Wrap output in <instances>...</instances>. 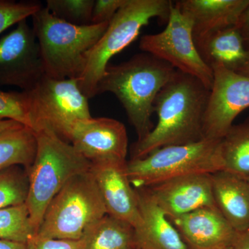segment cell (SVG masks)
Masks as SVG:
<instances>
[{
    "label": "cell",
    "instance_id": "4316f807",
    "mask_svg": "<svg viewBox=\"0 0 249 249\" xmlns=\"http://www.w3.org/2000/svg\"><path fill=\"white\" fill-rule=\"evenodd\" d=\"M42 9L36 1H6L0 0V34L14 24L32 17Z\"/></svg>",
    "mask_w": 249,
    "mask_h": 249
},
{
    "label": "cell",
    "instance_id": "d590c367",
    "mask_svg": "<svg viewBox=\"0 0 249 249\" xmlns=\"http://www.w3.org/2000/svg\"><path fill=\"white\" fill-rule=\"evenodd\" d=\"M217 249H231V247H222V248H219Z\"/></svg>",
    "mask_w": 249,
    "mask_h": 249
},
{
    "label": "cell",
    "instance_id": "5bb4252c",
    "mask_svg": "<svg viewBox=\"0 0 249 249\" xmlns=\"http://www.w3.org/2000/svg\"><path fill=\"white\" fill-rule=\"evenodd\" d=\"M211 175H185L146 188L168 219L202 208L218 210L214 200Z\"/></svg>",
    "mask_w": 249,
    "mask_h": 249
},
{
    "label": "cell",
    "instance_id": "603a6c76",
    "mask_svg": "<svg viewBox=\"0 0 249 249\" xmlns=\"http://www.w3.org/2000/svg\"><path fill=\"white\" fill-rule=\"evenodd\" d=\"M35 235L25 204L0 209V240L27 244Z\"/></svg>",
    "mask_w": 249,
    "mask_h": 249
},
{
    "label": "cell",
    "instance_id": "3957f363",
    "mask_svg": "<svg viewBox=\"0 0 249 249\" xmlns=\"http://www.w3.org/2000/svg\"><path fill=\"white\" fill-rule=\"evenodd\" d=\"M35 159L28 170L26 206L36 234L49 204L71 178L89 171L91 163L51 129L36 131Z\"/></svg>",
    "mask_w": 249,
    "mask_h": 249
},
{
    "label": "cell",
    "instance_id": "8d00e7d4",
    "mask_svg": "<svg viewBox=\"0 0 249 249\" xmlns=\"http://www.w3.org/2000/svg\"><path fill=\"white\" fill-rule=\"evenodd\" d=\"M247 180H248L249 182V176H247Z\"/></svg>",
    "mask_w": 249,
    "mask_h": 249
},
{
    "label": "cell",
    "instance_id": "30bf717a",
    "mask_svg": "<svg viewBox=\"0 0 249 249\" xmlns=\"http://www.w3.org/2000/svg\"><path fill=\"white\" fill-rule=\"evenodd\" d=\"M211 69L213 83L205 112L203 137L221 140L236 117L249 107V77L221 65Z\"/></svg>",
    "mask_w": 249,
    "mask_h": 249
},
{
    "label": "cell",
    "instance_id": "836d02e7",
    "mask_svg": "<svg viewBox=\"0 0 249 249\" xmlns=\"http://www.w3.org/2000/svg\"><path fill=\"white\" fill-rule=\"evenodd\" d=\"M246 49L249 52V26L241 29Z\"/></svg>",
    "mask_w": 249,
    "mask_h": 249
},
{
    "label": "cell",
    "instance_id": "44dd1931",
    "mask_svg": "<svg viewBox=\"0 0 249 249\" xmlns=\"http://www.w3.org/2000/svg\"><path fill=\"white\" fill-rule=\"evenodd\" d=\"M35 132L26 126L0 132V170L20 165L29 170L35 159Z\"/></svg>",
    "mask_w": 249,
    "mask_h": 249
},
{
    "label": "cell",
    "instance_id": "9a60e30c",
    "mask_svg": "<svg viewBox=\"0 0 249 249\" xmlns=\"http://www.w3.org/2000/svg\"><path fill=\"white\" fill-rule=\"evenodd\" d=\"M169 219L192 249L231 247L237 234L221 213L211 208Z\"/></svg>",
    "mask_w": 249,
    "mask_h": 249
},
{
    "label": "cell",
    "instance_id": "7c38bea8",
    "mask_svg": "<svg viewBox=\"0 0 249 249\" xmlns=\"http://www.w3.org/2000/svg\"><path fill=\"white\" fill-rule=\"evenodd\" d=\"M66 141L91 163L126 160L128 137L120 121L109 118H89L76 121Z\"/></svg>",
    "mask_w": 249,
    "mask_h": 249
},
{
    "label": "cell",
    "instance_id": "e575fe53",
    "mask_svg": "<svg viewBox=\"0 0 249 249\" xmlns=\"http://www.w3.org/2000/svg\"><path fill=\"white\" fill-rule=\"evenodd\" d=\"M237 72V73H241V74L249 77V61L247 62V63Z\"/></svg>",
    "mask_w": 249,
    "mask_h": 249
},
{
    "label": "cell",
    "instance_id": "d6a6232c",
    "mask_svg": "<svg viewBox=\"0 0 249 249\" xmlns=\"http://www.w3.org/2000/svg\"><path fill=\"white\" fill-rule=\"evenodd\" d=\"M249 26V5L248 7L244 11L242 16H241L240 21L237 27L240 28V29H243Z\"/></svg>",
    "mask_w": 249,
    "mask_h": 249
},
{
    "label": "cell",
    "instance_id": "4dcf8cb0",
    "mask_svg": "<svg viewBox=\"0 0 249 249\" xmlns=\"http://www.w3.org/2000/svg\"><path fill=\"white\" fill-rule=\"evenodd\" d=\"M0 249H27V245L21 242L0 240Z\"/></svg>",
    "mask_w": 249,
    "mask_h": 249
},
{
    "label": "cell",
    "instance_id": "f546056e",
    "mask_svg": "<svg viewBox=\"0 0 249 249\" xmlns=\"http://www.w3.org/2000/svg\"><path fill=\"white\" fill-rule=\"evenodd\" d=\"M231 249H249V229L244 231L237 232Z\"/></svg>",
    "mask_w": 249,
    "mask_h": 249
},
{
    "label": "cell",
    "instance_id": "2e32d148",
    "mask_svg": "<svg viewBox=\"0 0 249 249\" xmlns=\"http://www.w3.org/2000/svg\"><path fill=\"white\" fill-rule=\"evenodd\" d=\"M176 4L193 22L196 46L217 31L237 27L249 0H181Z\"/></svg>",
    "mask_w": 249,
    "mask_h": 249
},
{
    "label": "cell",
    "instance_id": "74e56055",
    "mask_svg": "<svg viewBox=\"0 0 249 249\" xmlns=\"http://www.w3.org/2000/svg\"></svg>",
    "mask_w": 249,
    "mask_h": 249
},
{
    "label": "cell",
    "instance_id": "8fae6325",
    "mask_svg": "<svg viewBox=\"0 0 249 249\" xmlns=\"http://www.w3.org/2000/svg\"><path fill=\"white\" fill-rule=\"evenodd\" d=\"M27 19L0 39V85L23 91L34 89L45 75L40 46Z\"/></svg>",
    "mask_w": 249,
    "mask_h": 249
},
{
    "label": "cell",
    "instance_id": "52a82bcc",
    "mask_svg": "<svg viewBox=\"0 0 249 249\" xmlns=\"http://www.w3.org/2000/svg\"><path fill=\"white\" fill-rule=\"evenodd\" d=\"M220 140L202 139L186 145H170L146 157L127 160V173L134 188H148L172 178L222 170Z\"/></svg>",
    "mask_w": 249,
    "mask_h": 249
},
{
    "label": "cell",
    "instance_id": "7a4b0ae2",
    "mask_svg": "<svg viewBox=\"0 0 249 249\" xmlns=\"http://www.w3.org/2000/svg\"><path fill=\"white\" fill-rule=\"evenodd\" d=\"M173 66L151 54H137L127 61L108 65L100 80L96 95L114 93L135 129L138 140L154 129L152 116L156 97L175 73Z\"/></svg>",
    "mask_w": 249,
    "mask_h": 249
},
{
    "label": "cell",
    "instance_id": "484cf974",
    "mask_svg": "<svg viewBox=\"0 0 249 249\" xmlns=\"http://www.w3.org/2000/svg\"><path fill=\"white\" fill-rule=\"evenodd\" d=\"M12 120L31 129V100L28 91L0 89V121Z\"/></svg>",
    "mask_w": 249,
    "mask_h": 249
},
{
    "label": "cell",
    "instance_id": "1f68e13d",
    "mask_svg": "<svg viewBox=\"0 0 249 249\" xmlns=\"http://www.w3.org/2000/svg\"><path fill=\"white\" fill-rule=\"evenodd\" d=\"M22 124L12 120H4L0 121V132L6 130V129L15 128V127H20Z\"/></svg>",
    "mask_w": 249,
    "mask_h": 249
},
{
    "label": "cell",
    "instance_id": "5b68a950",
    "mask_svg": "<svg viewBox=\"0 0 249 249\" xmlns=\"http://www.w3.org/2000/svg\"><path fill=\"white\" fill-rule=\"evenodd\" d=\"M169 0H129L111 19L106 32L87 55L78 87L87 98L96 96V89L113 56L128 47L142 27L153 18L168 21L172 5Z\"/></svg>",
    "mask_w": 249,
    "mask_h": 249
},
{
    "label": "cell",
    "instance_id": "7402d4cb",
    "mask_svg": "<svg viewBox=\"0 0 249 249\" xmlns=\"http://www.w3.org/2000/svg\"><path fill=\"white\" fill-rule=\"evenodd\" d=\"M222 170L249 176V116L240 124H232L219 142Z\"/></svg>",
    "mask_w": 249,
    "mask_h": 249
},
{
    "label": "cell",
    "instance_id": "ba28073f",
    "mask_svg": "<svg viewBox=\"0 0 249 249\" xmlns=\"http://www.w3.org/2000/svg\"><path fill=\"white\" fill-rule=\"evenodd\" d=\"M28 91L34 132L49 129L66 141L76 121L91 117L88 98L80 89L77 79H55L45 74Z\"/></svg>",
    "mask_w": 249,
    "mask_h": 249
},
{
    "label": "cell",
    "instance_id": "ffe728a7",
    "mask_svg": "<svg viewBox=\"0 0 249 249\" xmlns=\"http://www.w3.org/2000/svg\"><path fill=\"white\" fill-rule=\"evenodd\" d=\"M85 249H137L135 229L129 223L106 214L83 237Z\"/></svg>",
    "mask_w": 249,
    "mask_h": 249
},
{
    "label": "cell",
    "instance_id": "277c9868",
    "mask_svg": "<svg viewBox=\"0 0 249 249\" xmlns=\"http://www.w3.org/2000/svg\"><path fill=\"white\" fill-rule=\"evenodd\" d=\"M32 19L45 74L55 79L80 78L88 53L109 23L74 25L55 17L46 7L36 13Z\"/></svg>",
    "mask_w": 249,
    "mask_h": 249
},
{
    "label": "cell",
    "instance_id": "d6986e66",
    "mask_svg": "<svg viewBox=\"0 0 249 249\" xmlns=\"http://www.w3.org/2000/svg\"><path fill=\"white\" fill-rule=\"evenodd\" d=\"M196 47L211 68L213 65H221L237 72L249 61V52L244 43L242 31L237 27L217 31Z\"/></svg>",
    "mask_w": 249,
    "mask_h": 249
},
{
    "label": "cell",
    "instance_id": "ac0fdd59",
    "mask_svg": "<svg viewBox=\"0 0 249 249\" xmlns=\"http://www.w3.org/2000/svg\"><path fill=\"white\" fill-rule=\"evenodd\" d=\"M212 176L214 203L221 214L237 232L249 229V182L247 177L229 172Z\"/></svg>",
    "mask_w": 249,
    "mask_h": 249
},
{
    "label": "cell",
    "instance_id": "9c48e42d",
    "mask_svg": "<svg viewBox=\"0 0 249 249\" xmlns=\"http://www.w3.org/2000/svg\"><path fill=\"white\" fill-rule=\"evenodd\" d=\"M139 48L175 70L196 77L209 89L212 88L213 71L198 52L193 39L191 19L181 13L176 3L172 5L164 30L142 36Z\"/></svg>",
    "mask_w": 249,
    "mask_h": 249
},
{
    "label": "cell",
    "instance_id": "6da1fadb",
    "mask_svg": "<svg viewBox=\"0 0 249 249\" xmlns=\"http://www.w3.org/2000/svg\"><path fill=\"white\" fill-rule=\"evenodd\" d=\"M211 89L196 77L175 70L154 103L158 123L131 147V160L170 145L200 142Z\"/></svg>",
    "mask_w": 249,
    "mask_h": 249
},
{
    "label": "cell",
    "instance_id": "f1b7e54d",
    "mask_svg": "<svg viewBox=\"0 0 249 249\" xmlns=\"http://www.w3.org/2000/svg\"><path fill=\"white\" fill-rule=\"evenodd\" d=\"M129 0H97L95 1L91 16V24L109 22L118 11L128 2Z\"/></svg>",
    "mask_w": 249,
    "mask_h": 249
},
{
    "label": "cell",
    "instance_id": "4fadbf2b",
    "mask_svg": "<svg viewBox=\"0 0 249 249\" xmlns=\"http://www.w3.org/2000/svg\"><path fill=\"white\" fill-rule=\"evenodd\" d=\"M90 172L100 192L107 214L129 223L134 229L142 223L135 189L127 173V160L91 163Z\"/></svg>",
    "mask_w": 249,
    "mask_h": 249
},
{
    "label": "cell",
    "instance_id": "8992f818",
    "mask_svg": "<svg viewBox=\"0 0 249 249\" xmlns=\"http://www.w3.org/2000/svg\"><path fill=\"white\" fill-rule=\"evenodd\" d=\"M106 214V206L89 170L73 177L54 196L36 235L80 240Z\"/></svg>",
    "mask_w": 249,
    "mask_h": 249
},
{
    "label": "cell",
    "instance_id": "d4e9b609",
    "mask_svg": "<svg viewBox=\"0 0 249 249\" xmlns=\"http://www.w3.org/2000/svg\"><path fill=\"white\" fill-rule=\"evenodd\" d=\"M93 0H47L46 8L55 17L78 26L91 24Z\"/></svg>",
    "mask_w": 249,
    "mask_h": 249
},
{
    "label": "cell",
    "instance_id": "83f0119b",
    "mask_svg": "<svg viewBox=\"0 0 249 249\" xmlns=\"http://www.w3.org/2000/svg\"><path fill=\"white\" fill-rule=\"evenodd\" d=\"M26 245L27 249H85L83 238L78 240H59L37 235L33 236Z\"/></svg>",
    "mask_w": 249,
    "mask_h": 249
},
{
    "label": "cell",
    "instance_id": "cb8c5ba5",
    "mask_svg": "<svg viewBox=\"0 0 249 249\" xmlns=\"http://www.w3.org/2000/svg\"><path fill=\"white\" fill-rule=\"evenodd\" d=\"M29 186V173L24 167L0 170V209L25 204Z\"/></svg>",
    "mask_w": 249,
    "mask_h": 249
},
{
    "label": "cell",
    "instance_id": "e0dca14e",
    "mask_svg": "<svg viewBox=\"0 0 249 249\" xmlns=\"http://www.w3.org/2000/svg\"><path fill=\"white\" fill-rule=\"evenodd\" d=\"M142 223L135 229L140 249H192L160 209L146 188H134Z\"/></svg>",
    "mask_w": 249,
    "mask_h": 249
}]
</instances>
